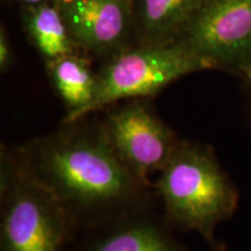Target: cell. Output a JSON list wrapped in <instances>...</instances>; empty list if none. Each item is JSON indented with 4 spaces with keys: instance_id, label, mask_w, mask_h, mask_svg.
<instances>
[{
    "instance_id": "obj_7",
    "label": "cell",
    "mask_w": 251,
    "mask_h": 251,
    "mask_svg": "<svg viewBox=\"0 0 251 251\" xmlns=\"http://www.w3.org/2000/svg\"><path fill=\"white\" fill-rule=\"evenodd\" d=\"M77 48L107 61L134 46V0H74L61 6Z\"/></svg>"
},
{
    "instance_id": "obj_8",
    "label": "cell",
    "mask_w": 251,
    "mask_h": 251,
    "mask_svg": "<svg viewBox=\"0 0 251 251\" xmlns=\"http://www.w3.org/2000/svg\"><path fill=\"white\" fill-rule=\"evenodd\" d=\"M155 207L121 215L81 230L68 251H192Z\"/></svg>"
},
{
    "instance_id": "obj_2",
    "label": "cell",
    "mask_w": 251,
    "mask_h": 251,
    "mask_svg": "<svg viewBox=\"0 0 251 251\" xmlns=\"http://www.w3.org/2000/svg\"><path fill=\"white\" fill-rule=\"evenodd\" d=\"M152 187L172 227L219 246L215 228L236 211L238 191L208 146L180 140Z\"/></svg>"
},
{
    "instance_id": "obj_3",
    "label": "cell",
    "mask_w": 251,
    "mask_h": 251,
    "mask_svg": "<svg viewBox=\"0 0 251 251\" xmlns=\"http://www.w3.org/2000/svg\"><path fill=\"white\" fill-rule=\"evenodd\" d=\"M79 230L29 171L18 146L0 148V251H68Z\"/></svg>"
},
{
    "instance_id": "obj_14",
    "label": "cell",
    "mask_w": 251,
    "mask_h": 251,
    "mask_svg": "<svg viewBox=\"0 0 251 251\" xmlns=\"http://www.w3.org/2000/svg\"><path fill=\"white\" fill-rule=\"evenodd\" d=\"M212 250L213 251H227V250L225 249V248H222V247H220V246L215 247V248H212Z\"/></svg>"
},
{
    "instance_id": "obj_6",
    "label": "cell",
    "mask_w": 251,
    "mask_h": 251,
    "mask_svg": "<svg viewBox=\"0 0 251 251\" xmlns=\"http://www.w3.org/2000/svg\"><path fill=\"white\" fill-rule=\"evenodd\" d=\"M178 40L212 69L246 76L251 71V0H209Z\"/></svg>"
},
{
    "instance_id": "obj_16",
    "label": "cell",
    "mask_w": 251,
    "mask_h": 251,
    "mask_svg": "<svg viewBox=\"0 0 251 251\" xmlns=\"http://www.w3.org/2000/svg\"><path fill=\"white\" fill-rule=\"evenodd\" d=\"M246 77L248 78V79H249V81H250V84H251V71H250V72H248V74L246 75Z\"/></svg>"
},
{
    "instance_id": "obj_4",
    "label": "cell",
    "mask_w": 251,
    "mask_h": 251,
    "mask_svg": "<svg viewBox=\"0 0 251 251\" xmlns=\"http://www.w3.org/2000/svg\"><path fill=\"white\" fill-rule=\"evenodd\" d=\"M208 69L211 65L179 40L162 46H131L97 75L93 99L76 120L125 100L152 97L172 81Z\"/></svg>"
},
{
    "instance_id": "obj_12",
    "label": "cell",
    "mask_w": 251,
    "mask_h": 251,
    "mask_svg": "<svg viewBox=\"0 0 251 251\" xmlns=\"http://www.w3.org/2000/svg\"><path fill=\"white\" fill-rule=\"evenodd\" d=\"M13 62L14 56L11 45H9L7 34H6L4 27H1L0 29V70L1 72L7 71L12 67Z\"/></svg>"
},
{
    "instance_id": "obj_15",
    "label": "cell",
    "mask_w": 251,
    "mask_h": 251,
    "mask_svg": "<svg viewBox=\"0 0 251 251\" xmlns=\"http://www.w3.org/2000/svg\"><path fill=\"white\" fill-rule=\"evenodd\" d=\"M61 1H62V6H64V5L71 4V2L74 1V0H61Z\"/></svg>"
},
{
    "instance_id": "obj_1",
    "label": "cell",
    "mask_w": 251,
    "mask_h": 251,
    "mask_svg": "<svg viewBox=\"0 0 251 251\" xmlns=\"http://www.w3.org/2000/svg\"><path fill=\"white\" fill-rule=\"evenodd\" d=\"M29 171L48 188L79 230L153 206L152 183L126 166L99 119L61 124L18 146Z\"/></svg>"
},
{
    "instance_id": "obj_9",
    "label": "cell",
    "mask_w": 251,
    "mask_h": 251,
    "mask_svg": "<svg viewBox=\"0 0 251 251\" xmlns=\"http://www.w3.org/2000/svg\"><path fill=\"white\" fill-rule=\"evenodd\" d=\"M209 0H134L135 46L176 42Z\"/></svg>"
},
{
    "instance_id": "obj_5",
    "label": "cell",
    "mask_w": 251,
    "mask_h": 251,
    "mask_svg": "<svg viewBox=\"0 0 251 251\" xmlns=\"http://www.w3.org/2000/svg\"><path fill=\"white\" fill-rule=\"evenodd\" d=\"M102 111L103 135L122 163L142 179L158 175L180 139L144 99L125 100Z\"/></svg>"
},
{
    "instance_id": "obj_13",
    "label": "cell",
    "mask_w": 251,
    "mask_h": 251,
    "mask_svg": "<svg viewBox=\"0 0 251 251\" xmlns=\"http://www.w3.org/2000/svg\"><path fill=\"white\" fill-rule=\"evenodd\" d=\"M21 1L24 2H27V4H30V5H39L42 0H21Z\"/></svg>"
},
{
    "instance_id": "obj_11",
    "label": "cell",
    "mask_w": 251,
    "mask_h": 251,
    "mask_svg": "<svg viewBox=\"0 0 251 251\" xmlns=\"http://www.w3.org/2000/svg\"><path fill=\"white\" fill-rule=\"evenodd\" d=\"M26 27L34 46L47 62L75 54L77 47L71 39L62 11L54 6L37 5L27 15Z\"/></svg>"
},
{
    "instance_id": "obj_10",
    "label": "cell",
    "mask_w": 251,
    "mask_h": 251,
    "mask_svg": "<svg viewBox=\"0 0 251 251\" xmlns=\"http://www.w3.org/2000/svg\"><path fill=\"white\" fill-rule=\"evenodd\" d=\"M47 69L52 85L67 108L61 124L75 121L96 92L97 76L91 70L89 59L76 54L65 55L47 62Z\"/></svg>"
}]
</instances>
